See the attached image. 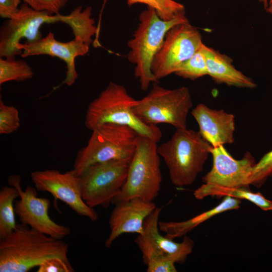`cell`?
<instances>
[{
    "label": "cell",
    "instance_id": "6da1fadb",
    "mask_svg": "<svg viewBox=\"0 0 272 272\" xmlns=\"http://www.w3.org/2000/svg\"><path fill=\"white\" fill-rule=\"evenodd\" d=\"M92 7L83 9L80 6L70 14L52 15L46 11H39L24 3L18 13L12 19L5 22L0 29V56L15 58L22 54L18 45L22 39L25 43H31L42 38L41 27L44 24L60 22L72 29L75 39L82 40L90 46L94 42L93 37L97 32L95 20L92 17Z\"/></svg>",
    "mask_w": 272,
    "mask_h": 272
},
{
    "label": "cell",
    "instance_id": "7a4b0ae2",
    "mask_svg": "<svg viewBox=\"0 0 272 272\" xmlns=\"http://www.w3.org/2000/svg\"><path fill=\"white\" fill-rule=\"evenodd\" d=\"M68 250L62 239L17 224L12 232L0 238V272H28L54 257L69 260Z\"/></svg>",
    "mask_w": 272,
    "mask_h": 272
},
{
    "label": "cell",
    "instance_id": "3957f363",
    "mask_svg": "<svg viewBox=\"0 0 272 272\" xmlns=\"http://www.w3.org/2000/svg\"><path fill=\"white\" fill-rule=\"evenodd\" d=\"M137 101L124 86L111 82L89 104L85 125L91 130L105 123L126 125L139 135L158 142L162 137L161 129L157 125L145 123L136 116L133 107Z\"/></svg>",
    "mask_w": 272,
    "mask_h": 272
},
{
    "label": "cell",
    "instance_id": "277c9868",
    "mask_svg": "<svg viewBox=\"0 0 272 272\" xmlns=\"http://www.w3.org/2000/svg\"><path fill=\"white\" fill-rule=\"evenodd\" d=\"M212 148L198 131L186 128L176 129L170 140L158 147V152L168 168L171 182L182 187L194 183Z\"/></svg>",
    "mask_w": 272,
    "mask_h": 272
},
{
    "label": "cell",
    "instance_id": "5b68a950",
    "mask_svg": "<svg viewBox=\"0 0 272 272\" xmlns=\"http://www.w3.org/2000/svg\"><path fill=\"white\" fill-rule=\"evenodd\" d=\"M139 20L133 37L127 43L129 51L127 57L128 61L135 65L134 76L139 79L142 90L145 91L151 83L155 82L151 64L166 33L174 25L189 21L185 13L171 20L164 21L150 7L141 13Z\"/></svg>",
    "mask_w": 272,
    "mask_h": 272
},
{
    "label": "cell",
    "instance_id": "8992f818",
    "mask_svg": "<svg viewBox=\"0 0 272 272\" xmlns=\"http://www.w3.org/2000/svg\"><path fill=\"white\" fill-rule=\"evenodd\" d=\"M92 131L87 146L79 150L75 160L74 169L79 176L96 163L132 158L139 136L132 128L105 123Z\"/></svg>",
    "mask_w": 272,
    "mask_h": 272
},
{
    "label": "cell",
    "instance_id": "52a82bcc",
    "mask_svg": "<svg viewBox=\"0 0 272 272\" xmlns=\"http://www.w3.org/2000/svg\"><path fill=\"white\" fill-rule=\"evenodd\" d=\"M157 142L139 135L126 181L112 203L139 197L153 201L161 189L162 176Z\"/></svg>",
    "mask_w": 272,
    "mask_h": 272
},
{
    "label": "cell",
    "instance_id": "ba28073f",
    "mask_svg": "<svg viewBox=\"0 0 272 272\" xmlns=\"http://www.w3.org/2000/svg\"><path fill=\"white\" fill-rule=\"evenodd\" d=\"M192 105L187 87L167 89L155 83L147 95L137 100L133 111L148 124L166 123L182 129L187 128V117Z\"/></svg>",
    "mask_w": 272,
    "mask_h": 272
},
{
    "label": "cell",
    "instance_id": "9c48e42d",
    "mask_svg": "<svg viewBox=\"0 0 272 272\" xmlns=\"http://www.w3.org/2000/svg\"><path fill=\"white\" fill-rule=\"evenodd\" d=\"M131 159L96 163L80 176L82 197L87 205L107 209L112 203L126 181Z\"/></svg>",
    "mask_w": 272,
    "mask_h": 272
},
{
    "label": "cell",
    "instance_id": "30bf717a",
    "mask_svg": "<svg viewBox=\"0 0 272 272\" xmlns=\"http://www.w3.org/2000/svg\"><path fill=\"white\" fill-rule=\"evenodd\" d=\"M203 44L199 31L189 22L171 28L152 62L155 82L175 74Z\"/></svg>",
    "mask_w": 272,
    "mask_h": 272
},
{
    "label": "cell",
    "instance_id": "8fae6325",
    "mask_svg": "<svg viewBox=\"0 0 272 272\" xmlns=\"http://www.w3.org/2000/svg\"><path fill=\"white\" fill-rule=\"evenodd\" d=\"M161 210V208L157 207L146 218L143 234L135 240L147 266L168 260L183 263L194 247L193 240L186 235L182 242H176L160 233L159 218Z\"/></svg>",
    "mask_w": 272,
    "mask_h": 272
},
{
    "label": "cell",
    "instance_id": "7c38bea8",
    "mask_svg": "<svg viewBox=\"0 0 272 272\" xmlns=\"http://www.w3.org/2000/svg\"><path fill=\"white\" fill-rule=\"evenodd\" d=\"M31 178L37 190L50 193L78 215L93 222L98 219L97 212L83 199L81 177L74 169L64 173L55 169L36 171L31 173Z\"/></svg>",
    "mask_w": 272,
    "mask_h": 272
},
{
    "label": "cell",
    "instance_id": "4fadbf2b",
    "mask_svg": "<svg viewBox=\"0 0 272 272\" xmlns=\"http://www.w3.org/2000/svg\"><path fill=\"white\" fill-rule=\"evenodd\" d=\"M21 177L12 175L8 178L10 185L16 187L20 199L15 201L14 210L22 224L55 239H62L71 233L69 227L53 221L48 215L50 201L37 197L36 188L27 186L23 191L20 186Z\"/></svg>",
    "mask_w": 272,
    "mask_h": 272
},
{
    "label": "cell",
    "instance_id": "5bb4252c",
    "mask_svg": "<svg viewBox=\"0 0 272 272\" xmlns=\"http://www.w3.org/2000/svg\"><path fill=\"white\" fill-rule=\"evenodd\" d=\"M211 170L202 178L203 183L227 188H249L256 164L254 158L246 152L240 160L234 159L223 145L212 147Z\"/></svg>",
    "mask_w": 272,
    "mask_h": 272
},
{
    "label": "cell",
    "instance_id": "9a60e30c",
    "mask_svg": "<svg viewBox=\"0 0 272 272\" xmlns=\"http://www.w3.org/2000/svg\"><path fill=\"white\" fill-rule=\"evenodd\" d=\"M18 47L22 51V57L47 55L63 60L66 64V71L65 78L61 85L70 86L75 83L78 77L75 65L76 58L87 54L90 46L75 38L68 42L58 41L54 34L49 31L46 36L35 42L19 43Z\"/></svg>",
    "mask_w": 272,
    "mask_h": 272
},
{
    "label": "cell",
    "instance_id": "2e32d148",
    "mask_svg": "<svg viewBox=\"0 0 272 272\" xmlns=\"http://www.w3.org/2000/svg\"><path fill=\"white\" fill-rule=\"evenodd\" d=\"M114 205L108 222L110 232L105 242L107 248L123 234H143L145 220L157 208L153 201L139 197Z\"/></svg>",
    "mask_w": 272,
    "mask_h": 272
},
{
    "label": "cell",
    "instance_id": "e0dca14e",
    "mask_svg": "<svg viewBox=\"0 0 272 272\" xmlns=\"http://www.w3.org/2000/svg\"><path fill=\"white\" fill-rule=\"evenodd\" d=\"M199 126L202 138L212 147L234 142L235 116L223 109H212L203 103L197 105L191 112Z\"/></svg>",
    "mask_w": 272,
    "mask_h": 272
},
{
    "label": "cell",
    "instance_id": "ac0fdd59",
    "mask_svg": "<svg viewBox=\"0 0 272 272\" xmlns=\"http://www.w3.org/2000/svg\"><path fill=\"white\" fill-rule=\"evenodd\" d=\"M208 75L218 84L254 89L257 85L250 78L237 70L227 55L205 45Z\"/></svg>",
    "mask_w": 272,
    "mask_h": 272
},
{
    "label": "cell",
    "instance_id": "d6986e66",
    "mask_svg": "<svg viewBox=\"0 0 272 272\" xmlns=\"http://www.w3.org/2000/svg\"><path fill=\"white\" fill-rule=\"evenodd\" d=\"M241 199L229 196H224L223 200L214 208L196 215L187 220L175 221H159V230L172 239L184 236L199 224L223 212L238 209Z\"/></svg>",
    "mask_w": 272,
    "mask_h": 272
},
{
    "label": "cell",
    "instance_id": "ffe728a7",
    "mask_svg": "<svg viewBox=\"0 0 272 272\" xmlns=\"http://www.w3.org/2000/svg\"><path fill=\"white\" fill-rule=\"evenodd\" d=\"M194 197L202 199L207 196H229L240 199H246L265 211L272 210V201L266 198L259 192H254L248 188H227L203 183L194 190Z\"/></svg>",
    "mask_w": 272,
    "mask_h": 272
},
{
    "label": "cell",
    "instance_id": "44dd1931",
    "mask_svg": "<svg viewBox=\"0 0 272 272\" xmlns=\"http://www.w3.org/2000/svg\"><path fill=\"white\" fill-rule=\"evenodd\" d=\"M20 197L17 189L4 186L0 190V238H4L16 227L14 200Z\"/></svg>",
    "mask_w": 272,
    "mask_h": 272
},
{
    "label": "cell",
    "instance_id": "7402d4cb",
    "mask_svg": "<svg viewBox=\"0 0 272 272\" xmlns=\"http://www.w3.org/2000/svg\"><path fill=\"white\" fill-rule=\"evenodd\" d=\"M34 72L24 60L0 58V85L9 81H24L33 78Z\"/></svg>",
    "mask_w": 272,
    "mask_h": 272
},
{
    "label": "cell",
    "instance_id": "603a6c76",
    "mask_svg": "<svg viewBox=\"0 0 272 272\" xmlns=\"http://www.w3.org/2000/svg\"><path fill=\"white\" fill-rule=\"evenodd\" d=\"M143 4L155 10L158 16L164 21L171 20L185 13L183 5L174 0H127L128 6Z\"/></svg>",
    "mask_w": 272,
    "mask_h": 272
},
{
    "label": "cell",
    "instance_id": "cb8c5ba5",
    "mask_svg": "<svg viewBox=\"0 0 272 272\" xmlns=\"http://www.w3.org/2000/svg\"><path fill=\"white\" fill-rule=\"evenodd\" d=\"M205 45L203 44L175 74L191 80L208 75Z\"/></svg>",
    "mask_w": 272,
    "mask_h": 272
},
{
    "label": "cell",
    "instance_id": "d4e9b609",
    "mask_svg": "<svg viewBox=\"0 0 272 272\" xmlns=\"http://www.w3.org/2000/svg\"><path fill=\"white\" fill-rule=\"evenodd\" d=\"M20 126L18 110L9 106L0 100V133L10 134L16 131Z\"/></svg>",
    "mask_w": 272,
    "mask_h": 272
},
{
    "label": "cell",
    "instance_id": "484cf974",
    "mask_svg": "<svg viewBox=\"0 0 272 272\" xmlns=\"http://www.w3.org/2000/svg\"><path fill=\"white\" fill-rule=\"evenodd\" d=\"M272 176V150L256 163L251 178V185L259 187Z\"/></svg>",
    "mask_w": 272,
    "mask_h": 272
},
{
    "label": "cell",
    "instance_id": "4316f807",
    "mask_svg": "<svg viewBox=\"0 0 272 272\" xmlns=\"http://www.w3.org/2000/svg\"><path fill=\"white\" fill-rule=\"evenodd\" d=\"M69 0H23L32 9L39 11H46L52 15L59 13L60 10Z\"/></svg>",
    "mask_w": 272,
    "mask_h": 272
},
{
    "label": "cell",
    "instance_id": "83f0119b",
    "mask_svg": "<svg viewBox=\"0 0 272 272\" xmlns=\"http://www.w3.org/2000/svg\"><path fill=\"white\" fill-rule=\"evenodd\" d=\"M37 272H74L69 260L59 257L49 258L42 262L38 266Z\"/></svg>",
    "mask_w": 272,
    "mask_h": 272
},
{
    "label": "cell",
    "instance_id": "f1b7e54d",
    "mask_svg": "<svg viewBox=\"0 0 272 272\" xmlns=\"http://www.w3.org/2000/svg\"><path fill=\"white\" fill-rule=\"evenodd\" d=\"M21 0H0V16L11 19L19 12Z\"/></svg>",
    "mask_w": 272,
    "mask_h": 272
},
{
    "label": "cell",
    "instance_id": "f546056e",
    "mask_svg": "<svg viewBox=\"0 0 272 272\" xmlns=\"http://www.w3.org/2000/svg\"><path fill=\"white\" fill-rule=\"evenodd\" d=\"M259 1L263 4L265 9L268 7V4L272 2V0H259Z\"/></svg>",
    "mask_w": 272,
    "mask_h": 272
},
{
    "label": "cell",
    "instance_id": "4dcf8cb0",
    "mask_svg": "<svg viewBox=\"0 0 272 272\" xmlns=\"http://www.w3.org/2000/svg\"><path fill=\"white\" fill-rule=\"evenodd\" d=\"M267 13L272 15V2L268 4V7L265 9Z\"/></svg>",
    "mask_w": 272,
    "mask_h": 272
}]
</instances>
